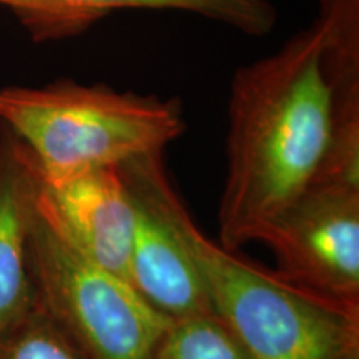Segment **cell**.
<instances>
[{
    "mask_svg": "<svg viewBox=\"0 0 359 359\" xmlns=\"http://www.w3.org/2000/svg\"><path fill=\"white\" fill-rule=\"evenodd\" d=\"M330 137L331 95L316 19L280 50L233 75L219 246L236 251L262 240L311 185Z\"/></svg>",
    "mask_w": 359,
    "mask_h": 359,
    "instance_id": "cell-1",
    "label": "cell"
},
{
    "mask_svg": "<svg viewBox=\"0 0 359 359\" xmlns=\"http://www.w3.org/2000/svg\"><path fill=\"white\" fill-rule=\"evenodd\" d=\"M168 210L198 268L213 316L246 359H359V306L224 250L193 222L175 188Z\"/></svg>",
    "mask_w": 359,
    "mask_h": 359,
    "instance_id": "cell-2",
    "label": "cell"
},
{
    "mask_svg": "<svg viewBox=\"0 0 359 359\" xmlns=\"http://www.w3.org/2000/svg\"><path fill=\"white\" fill-rule=\"evenodd\" d=\"M0 125L24 143L48 185L163 151L185 132L177 98L74 80L0 88Z\"/></svg>",
    "mask_w": 359,
    "mask_h": 359,
    "instance_id": "cell-3",
    "label": "cell"
},
{
    "mask_svg": "<svg viewBox=\"0 0 359 359\" xmlns=\"http://www.w3.org/2000/svg\"><path fill=\"white\" fill-rule=\"evenodd\" d=\"M29 268L35 302L83 359H150L173 323L127 280L85 257L40 205L39 188Z\"/></svg>",
    "mask_w": 359,
    "mask_h": 359,
    "instance_id": "cell-4",
    "label": "cell"
},
{
    "mask_svg": "<svg viewBox=\"0 0 359 359\" xmlns=\"http://www.w3.org/2000/svg\"><path fill=\"white\" fill-rule=\"evenodd\" d=\"M259 241L290 281L359 306V187L313 182Z\"/></svg>",
    "mask_w": 359,
    "mask_h": 359,
    "instance_id": "cell-5",
    "label": "cell"
},
{
    "mask_svg": "<svg viewBox=\"0 0 359 359\" xmlns=\"http://www.w3.org/2000/svg\"><path fill=\"white\" fill-rule=\"evenodd\" d=\"M135 208L127 281L170 321L213 316L203 280L183 245L168 210L172 191L163 151L118 167Z\"/></svg>",
    "mask_w": 359,
    "mask_h": 359,
    "instance_id": "cell-6",
    "label": "cell"
},
{
    "mask_svg": "<svg viewBox=\"0 0 359 359\" xmlns=\"http://www.w3.org/2000/svg\"><path fill=\"white\" fill-rule=\"evenodd\" d=\"M39 201L85 257L127 280L135 208L118 168L93 170L53 185L40 178Z\"/></svg>",
    "mask_w": 359,
    "mask_h": 359,
    "instance_id": "cell-7",
    "label": "cell"
},
{
    "mask_svg": "<svg viewBox=\"0 0 359 359\" xmlns=\"http://www.w3.org/2000/svg\"><path fill=\"white\" fill-rule=\"evenodd\" d=\"M35 42L77 37L122 8H172L198 13L241 34L263 37L275 29L271 0H0Z\"/></svg>",
    "mask_w": 359,
    "mask_h": 359,
    "instance_id": "cell-8",
    "label": "cell"
},
{
    "mask_svg": "<svg viewBox=\"0 0 359 359\" xmlns=\"http://www.w3.org/2000/svg\"><path fill=\"white\" fill-rule=\"evenodd\" d=\"M39 180L32 155L0 125V336L35 302L29 233Z\"/></svg>",
    "mask_w": 359,
    "mask_h": 359,
    "instance_id": "cell-9",
    "label": "cell"
},
{
    "mask_svg": "<svg viewBox=\"0 0 359 359\" xmlns=\"http://www.w3.org/2000/svg\"><path fill=\"white\" fill-rule=\"evenodd\" d=\"M331 133L359 135V0H320Z\"/></svg>",
    "mask_w": 359,
    "mask_h": 359,
    "instance_id": "cell-10",
    "label": "cell"
},
{
    "mask_svg": "<svg viewBox=\"0 0 359 359\" xmlns=\"http://www.w3.org/2000/svg\"><path fill=\"white\" fill-rule=\"evenodd\" d=\"M0 359H83L50 314L34 302L0 336Z\"/></svg>",
    "mask_w": 359,
    "mask_h": 359,
    "instance_id": "cell-11",
    "label": "cell"
},
{
    "mask_svg": "<svg viewBox=\"0 0 359 359\" xmlns=\"http://www.w3.org/2000/svg\"><path fill=\"white\" fill-rule=\"evenodd\" d=\"M150 359H246L215 316L173 321Z\"/></svg>",
    "mask_w": 359,
    "mask_h": 359,
    "instance_id": "cell-12",
    "label": "cell"
}]
</instances>
